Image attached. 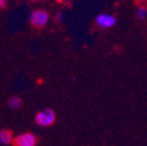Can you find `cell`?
Listing matches in <instances>:
<instances>
[{
    "label": "cell",
    "instance_id": "obj_1",
    "mask_svg": "<svg viewBox=\"0 0 147 146\" xmlns=\"http://www.w3.org/2000/svg\"><path fill=\"white\" fill-rule=\"evenodd\" d=\"M49 14L44 9H36L31 12L30 14V23L33 27L37 29H41L47 26L49 22Z\"/></svg>",
    "mask_w": 147,
    "mask_h": 146
},
{
    "label": "cell",
    "instance_id": "obj_2",
    "mask_svg": "<svg viewBox=\"0 0 147 146\" xmlns=\"http://www.w3.org/2000/svg\"><path fill=\"white\" fill-rule=\"evenodd\" d=\"M55 119V112L51 108H45V110H41L37 114L36 118H35V122L38 126L40 127H50L54 124Z\"/></svg>",
    "mask_w": 147,
    "mask_h": 146
},
{
    "label": "cell",
    "instance_id": "obj_3",
    "mask_svg": "<svg viewBox=\"0 0 147 146\" xmlns=\"http://www.w3.org/2000/svg\"><path fill=\"white\" fill-rule=\"evenodd\" d=\"M117 24L115 16L109 14H100L95 18V25L100 29H110Z\"/></svg>",
    "mask_w": 147,
    "mask_h": 146
},
{
    "label": "cell",
    "instance_id": "obj_4",
    "mask_svg": "<svg viewBox=\"0 0 147 146\" xmlns=\"http://www.w3.org/2000/svg\"><path fill=\"white\" fill-rule=\"evenodd\" d=\"M13 146H36L37 138L32 133H23L12 140Z\"/></svg>",
    "mask_w": 147,
    "mask_h": 146
},
{
    "label": "cell",
    "instance_id": "obj_5",
    "mask_svg": "<svg viewBox=\"0 0 147 146\" xmlns=\"http://www.w3.org/2000/svg\"><path fill=\"white\" fill-rule=\"evenodd\" d=\"M13 140L12 133L8 130H2L0 131V144L2 145H8Z\"/></svg>",
    "mask_w": 147,
    "mask_h": 146
},
{
    "label": "cell",
    "instance_id": "obj_6",
    "mask_svg": "<svg viewBox=\"0 0 147 146\" xmlns=\"http://www.w3.org/2000/svg\"><path fill=\"white\" fill-rule=\"evenodd\" d=\"M136 16L138 20L143 21L147 18V7L145 5H139V7L136 10Z\"/></svg>",
    "mask_w": 147,
    "mask_h": 146
},
{
    "label": "cell",
    "instance_id": "obj_7",
    "mask_svg": "<svg viewBox=\"0 0 147 146\" xmlns=\"http://www.w3.org/2000/svg\"><path fill=\"white\" fill-rule=\"evenodd\" d=\"M22 105V101L18 97H11V98L8 100V106L12 110H18V108L21 107Z\"/></svg>",
    "mask_w": 147,
    "mask_h": 146
},
{
    "label": "cell",
    "instance_id": "obj_8",
    "mask_svg": "<svg viewBox=\"0 0 147 146\" xmlns=\"http://www.w3.org/2000/svg\"><path fill=\"white\" fill-rule=\"evenodd\" d=\"M62 22H63V14H62V12H58L56 16V23L62 24Z\"/></svg>",
    "mask_w": 147,
    "mask_h": 146
},
{
    "label": "cell",
    "instance_id": "obj_9",
    "mask_svg": "<svg viewBox=\"0 0 147 146\" xmlns=\"http://www.w3.org/2000/svg\"><path fill=\"white\" fill-rule=\"evenodd\" d=\"M6 6V0H0V9Z\"/></svg>",
    "mask_w": 147,
    "mask_h": 146
},
{
    "label": "cell",
    "instance_id": "obj_10",
    "mask_svg": "<svg viewBox=\"0 0 147 146\" xmlns=\"http://www.w3.org/2000/svg\"><path fill=\"white\" fill-rule=\"evenodd\" d=\"M57 2H60V3H67V2H69V0H56Z\"/></svg>",
    "mask_w": 147,
    "mask_h": 146
},
{
    "label": "cell",
    "instance_id": "obj_11",
    "mask_svg": "<svg viewBox=\"0 0 147 146\" xmlns=\"http://www.w3.org/2000/svg\"><path fill=\"white\" fill-rule=\"evenodd\" d=\"M138 2H140V3H141V5H143L144 3H146V2H147V0H138Z\"/></svg>",
    "mask_w": 147,
    "mask_h": 146
},
{
    "label": "cell",
    "instance_id": "obj_12",
    "mask_svg": "<svg viewBox=\"0 0 147 146\" xmlns=\"http://www.w3.org/2000/svg\"><path fill=\"white\" fill-rule=\"evenodd\" d=\"M32 1H35V2H38V1H41V0H32Z\"/></svg>",
    "mask_w": 147,
    "mask_h": 146
}]
</instances>
